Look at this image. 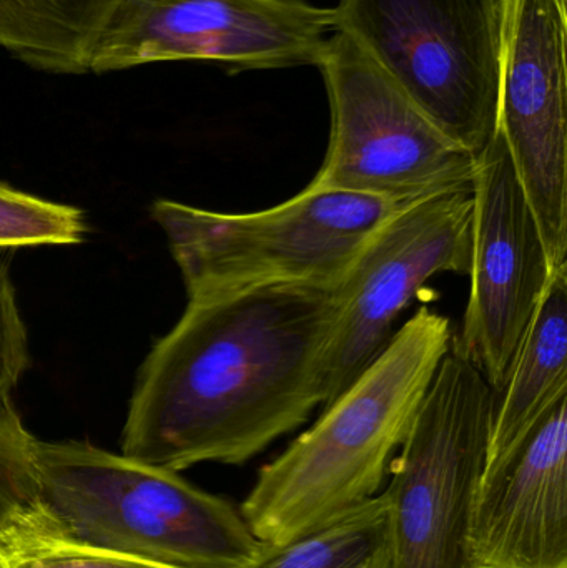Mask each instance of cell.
<instances>
[{"mask_svg": "<svg viewBox=\"0 0 567 568\" xmlns=\"http://www.w3.org/2000/svg\"><path fill=\"white\" fill-rule=\"evenodd\" d=\"M335 320L328 287L189 300L136 374L123 456L173 473L259 456L323 406Z\"/></svg>", "mask_w": 567, "mask_h": 568, "instance_id": "obj_1", "label": "cell"}, {"mask_svg": "<svg viewBox=\"0 0 567 568\" xmlns=\"http://www.w3.org/2000/svg\"><path fill=\"white\" fill-rule=\"evenodd\" d=\"M453 336L448 317L422 307L345 393L322 407L316 423L260 470L242 504L260 542H292L378 496Z\"/></svg>", "mask_w": 567, "mask_h": 568, "instance_id": "obj_2", "label": "cell"}, {"mask_svg": "<svg viewBox=\"0 0 567 568\" xmlns=\"http://www.w3.org/2000/svg\"><path fill=\"white\" fill-rule=\"evenodd\" d=\"M36 464L63 542L169 568H249L259 556L242 514L179 473L82 440L37 439Z\"/></svg>", "mask_w": 567, "mask_h": 568, "instance_id": "obj_3", "label": "cell"}, {"mask_svg": "<svg viewBox=\"0 0 567 568\" xmlns=\"http://www.w3.org/2000/svg\"><path fill=\"white\" fill-rule=\"evenodd\" d=\"M402 206L308 185L252 213L156 200L152 219L165 233L186 297L200 300L272 286L335 290L369 236Z\"/></svg>", "mask_w": 567, "mask_h": 568, "instance_id": "obj_4", "label": "cell"}, {"mask_svg": "<svg viewBox=\"0 0 567 568\" xmlns=\"http://www.w3.org/2000/svg\"><path fill=\"white\" fill-rule=\"evenodd\" d=\"M346 33L448 136L479 156L498 133V0H340Z\"/></svg>", "mask_w": 567, "mask_h": 568, "instance_id": "obj_5", "label": "cell"}, {"mask_svg": "<svg viewBox=\"0 0 567 568\" xmlns=\"http://www.w3.org/2000/svg\"><path fill=\"white\" fill-rule=\"evenodd\" d=\"M496 399L452 343L386 473L392 568H472L469 526Z\"/></svg>", "mask_w": 567, "mask_h": 568, "instance_id": "obj_6", "label": "cell"}, {"mask_svg": "<svg viewBox=\"0 0 567 568\" xmlns=\"http://www.w3.org/2000/svg\"><path fill=\"white\" fill-rule=\"evenodd\" d=\"M316 67L332 132L310 186L393 205L472 186L478 156L449 140L346 33L335 30Z\"/></svg>", "mask_w": 567, "mask_h": 568, "instance_id": "obj_7", "label": "cell"}, {"mask_svg": "<svg viewBox=\"0 0 567 568\" xmlns=\"http://www.w3.org/2000/svg\"><path fill=\"white\" fill-rule=\"evenodd\" d=\"M333 9L306 0H120L97 36L89 72L212 60L230 72L318 65Z\"/></svg>", "mask_w": 567, "mask_h": 568, "instance_id": "obj_8", "label": "cell"}, {"mask_svg": "<svg viewBox=\"0 0 567 568\" xmlns=\"http://www.w3.org/2000/svg\"><path fill=\"white\" fill-rule=\"evenodd\" d=\"M472 240V186L402 206L376 229L335 287L322 407L379 356L395 334L393 324L429 280L469 275Z\"/></svg>", "mask_w": 567, "mask_h": 568, "instance_id": "obj_9", "label": "cell"}, {"mask_svg": "<svg viewBox=\"0 0 567 568\" xmlns=\"http://www.w3.org/2000/svg\"><path fill=\"white\" fill-rule=\"evenodd\" d=\"M472 193V290L453 346L499 394L555 270L499 132L478 156Z\"/></svg>", "mask_w": 567, "mask_h": 568, "instance_id": "obj_10", "label": "cell"}, {"mask_svg": "<svg viewBox=\"0 0 567 568\" xmlns=\"http://www.w3.org/2000/svg\"><path fill=\"white\" fill-rule=\"evenodd\" d=\"M498 3V132L553 270L567 268L566 0Z\"/></svg>", "mask_w": 567, "mask_h": 568, "instance_id": "obj_11", "label": "cell"}, {"mask_svg": "<svg viewBox=\"0 0 567 568\" xmlns=\"http://www.w3.org/2000/svg\"><path fill=\"white\" fill-rule=\"evenodd\" d=\"M469 560L472 568H567V394L485 466Z\"/></svg>", "mask_w": 567, "mask_h": 568, "instance_id": "obj_12", "label": "cell"}, {"mask_svg": "<svg viewBox=\"0 0 567 568\" xmlns=\"http://www.w3.org/2000/svg\"><path fill=\"white\" fill-rule=\"evenodd\" d=\"M567 394V268L555 270L496 399L486 464L509 453L539 417Z\"/></svg>", "mask_w": 567, "mask_h": 568, "instance_id": "obj_13", "label": "cell"}, {"mask_svg": "<svg viewBox=\"0 0 567 568\" xmlns=\"http://www.w3.org/2000/svg\"><path fill=\"white\" fill-rule=\"evenodd\" d=\"M120 0H0V47L32 69L80 75Z\"/></svg>", "mask_w": 567, "mask_h": 568, "instance_id": "obj_14", "label": "cell"}, {"mask_svg": "<svg viewBox=\"0 0 567 568\" xmlns=\"http://www.w3.org/2000/svg\"><path fill=\"white\" fill-rule=\"evenodd\" d=\"M36 443L12 400L0 404V552L7 566L26 554L63 542L43 506Z\"/></svg>", "mask_w": 567, "mask_h": 568, "instance_id": "obj_15", "label": "cell"}, {"mask_svg": "<svg viewBox=\"0 0 567 568\" xmlns=\"http://www.w3.org/2000/svg\"><path fill=\"white\" fill-rule=\"evenodd\" d=\"M249 568H392L385 494L292 542H262Z\"/></svg>", "mask_w": 567, "mask_h": 568, "instance_id": "obj_16", "label": "cell"}, {"mask_svg": "<svg viewBox=\"0 0 567 568\" xmlns=\"http://www.w3.org/2000/svg\"><path fill=\"white\" fill-rule=\"evenodd\" d=\"M85 220L75 206L49 202L0 182V250L77 245Z\"/></svg>", "mask_w": 567, "mask_h": 568, "instance_id": "obj_17", "label": "cell"}, {"mask_svg": "<svg viewBox=\"0 0 567 568\" xmlns=\"http://www.w3.org/2000/svg\"><path fill=\"white\" fill-rule=\"evenodd\" d=\"M29 367V337L17 304L16 287L0 265V404L7 403Z\"/></svg>", "mask_w": 567, "mask_h": 568, "instance_id": "obj_18", "label": "cell"}, {"mask_svg": "<svg viewBox=\"0 0 567 568\" xmlns=\"http://www.w3.org/2000/svg\"><path fill=\"white\" fill-rule=\"evenodd\" d=\"M9 568H169L107 550L59 542L12 560Z\"/></svg>", "mask_w": 567, "mask_h": 568, "instance_id": "obj_19", "label": "cell"}, {"mask_svg": "<svg viewBox=\"0 0 567 568\" xmlns=\"http://www.w3.org/2000/svg\"><path fill=\"white\" fill-rule=\"evenodd\" d=\"M0 568H9V566H7V560L3 559L2 552H0Z\"/></svg>", "mask_w": 567, "mask_h": 568, "instance_id": "obj_20", "label": "cell"}]
</instances>
